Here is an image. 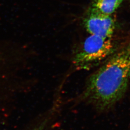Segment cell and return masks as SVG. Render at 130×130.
Instances as JSON below:
<instances>
[{"label": "cell", "instance_id": "6da1fadb", "mask_svg": "<svg viewBox=\"0 0 130 130\" xmlns=\"http://www.w3.org/2000/svg\"><path fill=\"white\" fill-rule=\"evenodd\" d=\"M130 80V41L89 77L79 98L107 109L122 98Z\"/></svg>", "mask_w": 130, "mask_h": 130}, {"label": "cell", "instance_id": "7a4b0ae2", "mask_svg": "<svg viewBox=\"0 0 130 130\" xmlns=\"http://www.w3.org/2000/svg\"><path fill=\"white\" fill-rule=\"evenodd\" d=\"M114 49L111 38L90 35L73 56L72 64L77 70H89L106 60Z\"/></svg>", "mask_w": 130, "mask_h": 130}, {"label": "cell", "instance_id": "3957f363", "mask_svg": "<svg viewBox=\"0 0 130 130\" xmlns=\"http://www.w3.org/2000/svg\"><path fill=\"white\" fill-rule=\"evenodd\" d=\"M83 24L90 35L103 38H111L115 28L112 15L101 14L90 8L84 15Z\"/></svg>", "mask_w": 130, "mask_h": 130}, {"label": "cell", "instance_id": "277c9868", "mask_svg": "<svg viewBox=\"0 0 130 130\" xmlns=\"http://www.w3.org/2000/svg\"><path fill=\"white\" fill-rule=\"evenodd\" d=\"M123 0H93L90 8L101 14L112 15L121 5Z\"/></svg>", "mask_w": 130, "mask_h": 130}, {"label": "cell", "instance_id": "5b68a950", "mask_svg": "<svg viewBox=\"0 0 130 130\" xmlns=\"http://www.w3.org/2000/svg\"><path fill=\"white\" fill-rule=\"evenodd\" d=\"M56 105L57 104H56L55 106L53 107L50 111V113H48L46 118L45 117L42 121L39 122L37 124L33 126L32 128L29 130H46L49 121L51 120V117H52V115L54 113V110L56 108Z\"/></svg>", "mask_w": 130, "mask_h": 130}]
</instances>
